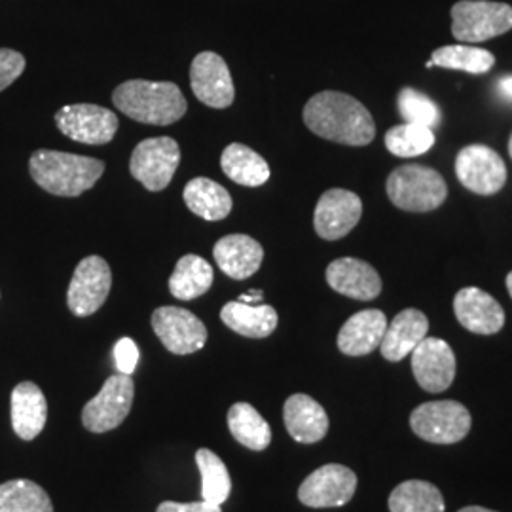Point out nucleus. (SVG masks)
<instances>
[{
	"mask_svg": "<svg viewBox=\"0 0 512 512\" xmlns=\"http://www.w3.org/2000/svg\"><path fill=\"white\" fill-rule=\"evenodd\" d=\"M304 124L311 133L348 147H366L376 137L372 114L348 93L313 95L304 107Z\"/></svg>",
	"mask_w": 512,
	"mask_h": 512,
	"instance_id": "nucleus-1",
	"label": "nucleus"
},
{
	"mask_svg": "<svg viewBox=\"0 0 512 512\" xmlns=\"http://www.w3.org/2000/svg\"><path fill=\"white\" fill-rule=\"evenodd\" d=\"M114 107L131 120L150 126H171L186 114V99L173 82L128 80L112 93Z\"/></svg>",
	"mask_w": 512,
	"mask_h": 512,
	"instance_id": "nucleus-2",
	"label": "nucleus"
},
{
	"mask_svg": "<svg viewBox=\"0 0 512 512\" xmlns=\"http://www.w3.org/2000/svg\"><path fill=\"white\" fill-rule=\"evenodd\" d=\"M33 181L48 194L76 198L103 177L101 160L57 150H37L29 160Z\"/></svg>",
	"mask_w": 512,
	"mask_h": 512,
	"instance_id": "nucleus-3",
	"label": "nucleus"
},
{
	"mask_svg": "<svg viewBox=\"0 0 512 512\" xmlns=\"http://www.w3.org/2000/svg\"><path fill=\"white\" fill-rule=\"evenodd\" d=\"M387 198L408 213L439 209L448 198V186L439 171L420 164H406L387 177Z\"/></svg>",
	"mask_w": 512,
	"mask_h": 512,
	"instance_id": "nucleus-4",
	"label": "nucleus"
},
{
	"mask_svg": "<svg viewBox=\"0 0 512 512\" xmlns=\"http://www.w3.org/2000/svg\"><path fill=\"white\" fill-rule=\"evenodd\" d=\"M512 29V6L490 0H459L452 6V35L476 44L501 37Z\"/></svg>",
	"mask_w": 512,
	"mask_h": 512,
	"instance_id": "nucleus-5",
	"label": "nucleus"
},
{
	"mask_svg": "<svg viewBox=\"0 0 512 512\" xmlns=\"http://www.w3.org/2000/svg\"><path fill=\"white\" fill-rule=\"evenodd\" d=\"M471 423L467 406L458 401L423 403L410 416L412 431L433 444H456L469 435Z\"/></svg>",
	"mask_w": 512,
	"mask_h": 512,
	"instance_id": "nucleus-6",
	"label": "nucleus"
},
{
	"mask_svg": "<svg viewBox=\"0 0 512 512\" xmlns=\"http://www.w3.org/2000/svg\"><path fill=\"white\" fill-rule=\"evenodd\" d=\"M181 164V148L171 137H152L141 141L129 160V171L135 181L150 192L165 190Z\"/></svg>",
	"mask_w": 512,
	"mask_h": 512,
	"instance_id": "nucleus-7",
	"label": "nucleus"
},
{
	"mask_svg": "<svg viewBox=\"0 0 512 512\" xmlns=\"http://www.w3.org/2000/svg\"><path fill=\"white\" fill-rule=\"evenodd\" d=\"M135 384L128 374H114L103 384L101 391L86 403L82 423L90 433H109L120 427L131 412Z\"/></svg>",
	"mask_w": 512,
	"mask_h": 512,
	"instance_id": "nucleus-8",
	"label": "nucleus"
},
{
	"mask_svg": "<svg viewBox=\"0 0 512 512\" xmlns=\"http://www.w3.org/2000/svg\"><path fill=\"white\" fill-rule=\"evenodd\" d=\"M55 124L59 131L82 145H109L118 131V116L99 105H67L57 110Z\"/></svg>",
	"mask_w": 512,
	"mask_h": 512,
	"instance_id": "nucleus-9",
	"label": "nucleus"
},
{
	"mask_svg": "<svg viewBox=\"0 0 512 512\" xmlns=\"http://www.w3.org/2000/svg\"><path fill=\"white\" fill-rule=\"evenodd\" d=\"M112 287V272L105 258L92 255L80 260L74 270L67 306L76 317H90L107 302Z\"/></svg>",
	"mask_w": 512,
	"mask_h": 512,
	"instance_id": "nucleus-10",
	"label": "nucleus"
},
{
	"mask_svg": "<svg viewBox=\"0 0 512 512\" xmlns=\"http://www.w3.org/2000/svg\"><path fill=\"white\" fill-rule=\"evenodd\" d=\"M357 490V475L344 465L329 463L313 471L298 488V499L311 509L344 507Z\"/></svg>",
	"mask_w": 512,
	"mask_h": 512,
	"instance_id": "nucleus-11",
	"label": "nucleus"
},
{
	"mask_svg": "<svg viewBox=\"0 0 512 512\" xmlns=\"http://www.w3.org/2000/svg\"><path fill=\"white\" fill-rule=\"evenodd\" d=\"M456 177L467 190L480 196H494L507 183V165L494 148L469 145L459 150Z\"/></svg>",
	"mask_w": 512,
	"mask_h": 512,
	"instance_id": "nucleus-12",
	"label": "nucleus"
},
{
	"mask_svg": "<svg viewBox=\"0 0 512 512\" xmlns=\"http://www.w3.org/2000/svg\"><path fill=\"white\" fill-rule=\"evenodd\" d=\"M152 329L167 351L175 355L196 353L207 342V329L192 311L164 306L152 313Z\"/></svg>",
	"mask_w": 512,
	"mask_h": 512,
	"instance_id": "nucleus-13",
	"label": "nucleus"
},
{
	"mask_svg": "<svg viewBox=\"0 0 512 512\" xmlns=\"http://www.w3.org/2000/svg\"><path fill=\"white\" fill-rule=\"evenodd\" d=\"M363 202L355 192L344 188H330L315 205L313 228L319 238L327 241L346 238L359 224Z\"/></svg>",
	"mask_w": 512,
	"mask_h": 512,
	"instance_id": "nucleus-14",
	"label": "nucleus"
},
{
	"mask_svg": "<svg viewBox=\"0 0 512 512\" xmlns=\"http://www.w3.org/2000/svg\"><path fill=\"white\" fill-rule=\"evenodd\" d=\"M190 86L203 105L228 109L236 99V88L226 61L215 52L196 55L190 67Z\"/></svg>",
	"mask_w": 512,
	"mask_h": 512,
	"instance_id": "nucleus-15",
	"label": "nucleus"
},
{
	"mask_svg": "<svg viewBox=\"0 0 512 512\" xmlns=\"http://www.w3.org/2000/svg\"><path fill=\"white\" fill-rule=\"evenodd\" d=\"M412 355L414 378L427 393H442L456 378V355L440 338H423Z\"/></svg>",
	"mask_w": 512,
	"mask_h": 512,
	"instance_id": "nucleus-16",
	"label": "nucleus"
},
{
	"mask_svg": "<svg viewBox=\"0 0 512 512\" xmlns=\"http://www.w3.org/2000/svg\"><path fill=\"white\" fill-rule=\"evenodd\" d=\"M454 311L459 325L475 334H495L505 327V311L492 294L465 287L454 298Z\"/></svg>",
	"mask_w": 512,
	"mask_h": 512,
	"instance_id": "nucleus-17",
	"label": "nucleus"
},
{
	"mask_svg": "<svg viewBox=\"0 0 512 512\" xmlns=\"http://www.w3.org/2000/svg\"><path fill=\"white\" fill-rule=\"evenodd\" d=\"M327 283L336 293L344 294L353 300L368 302L382 293L380 274L359 258H338L327 268Z\"/></svg>",
	"mask_w": 512,
	"mask_h": 512,
	"instance_id": "nucleus-18",
	"label": "nucleus"
},
{
	"mask_svg": "<svg viewBox=\"0 0 512 512\" xmlns=\"http://www.w3.org/2000/svg\"><path fill=\"white\" fill-rule=\"evenodd\" d=\"M213 256L224 274L236 281H243L260 270L264 249L251 236L230 234L215 243Z\"/></svg>",
	"mask_w": 512,
	"mask_h": 512,
	"instance_id": "nucleus-19",
	"label": "nucleus"
},
{
	"mask_svg": "<svg viewBox=\"0 0 512 512\" xmlns=\"http://www.w3.org/2000/svg\"><path fill=\"white\" fill-rule=\"evenodd\" d=\"M387 325L384 311H357L338 332V349L348 357L368 355L380 348Z\"/></svg>",
	"mask_w": 512,
	"mask_h": 512,
	"instance_id": "nucleus-20",
	"label": "nucleus"
},
{
	"mask_svg": "<svg viewBox=\"0 0 512 512\" xmlns=\"http://www.w3.org/2000/svg\"><path fill=\"white\" fill-rule=\"evenodd\" d=\"M283 420L289 435L302 444L319 442L329 431V416L325 408L304 393H296L287 399L283 406Z\"/></svg>",
	"mask_w": 512,
	"mask_h": 512,
	"instance_id": "nucleus-21",
	"label": "nucleus"
},
{
	"mask_svg": "<svg viewBox=\"0 0 512 512\" xmlns=\"http://www.w3.org/2000/svg\"><path fill=\"white\" fill-rule=\"evenodd\" d=\"M429 319L427 315L414 308H406L401 311L391 325H387L384 340L380 344V351L384 359L391 363H399L404 357H408L421 340L427 336Z\"/></svg>",
	"mask_w": 512,
	"mask_h": 512,
	"instance_id": "nucleus-22",
	"label": "nucleus"
},
{
	"mask_svg": "<svg viewBox=\"0 0 512 512\" xmlns=\"http://www.w3.org/2000/svg\"><path fill=\"white\" fill-rule=\"evenodd\" d=\"M48 421V403L33 382H21L12 391V427L19 439H37Z\"/></svg>",
	"mask_w": 512,
	"mask_h": 512,
	"instance_id": "nucleus-23",
	"label": "nucleus"
},
{
	"mask_svg": "<svg viewBox=\"0 0 512 512\" xmlns=\"http://www.w3.org/2000/svg\"><path fill=\"white\" fill-rule=\"evenodd\" d=\"M220 319L222 323L234 332H238L245 338H268L270 334H274L279 323L277 311L268 306V304H258L251 306L245 302H228L222 310H220Z\"/></svg>",
	"mask_w": 512,
	"mask_h": 512,
	"instance_id": "nucleus-24",
	"label": "nucleus"
},
{
	"mask_svg": "<svg viewBox=\"0 0 512 512\" xmlns=\"http://www.w3.org/2000/svg\"><path fill=\"white\" fill-rule=\"evenodd\" d=\"M220 167L230 181L247 188H256L270 181L268 162L253 148L241 143H232L224 148L220 156Z\"/></svg>",
	"mask_w": 512,
	"mask_h": 512,
	"instance_id": "nucleus-25",
	"label": "nucleus"
},
{
	"mask_svg": "<svg viewBox=\"0 0 512 512\" xmlns=\"http://www.w3.org/2000/svg\"><path fill=\"white\" fill-rule=\"evenodd\" d=\"M183 198L186 207L194 215L209 222L226 219L232 213V205H234L232 196L224 186L205 177H196L186 184Z\"/></svg>",
	"mask_w": 512,
	"mask_h": 512,
	"instance_id": "nucleus-26",
	"label": "nucleus"
},
{
	"mask_svg": "<svg viewBox=\"0 0 512 512\" xmlns=\"http://www.w3.org/2000/svg\"><path fill=\"white\" fill-rule=\"evenodd\" d=\"M213 266L198 255H184L169 277V291L177 300H196L213 285Z\"/></svg>",
	"mask_w": 512,
	"mask_h": 512,
	"instance_id": "nucleus-27",
	"label": "nucleus"
},
{
	"mask_svg": "<svg viewBox=\"0 0 512 512\" xmlns=\"http://www.w3.org/2000/svg\"><path fill=\"white\" fill-rule=\"evenodd\" d=\"M228 429L241 446L253 452L266 450L272 442L268 421L249 403H236L228 410Z\"/></svg>",
	"mask_w": 512,
	"mask_h": 512,
	"instance_id": "nucleus-28",
	"label": "nucleus"
},
{
	"mask_svg": "<svg viewBox=\"0 0 512 512\" xmlns=\"http://www.w3.org/2000/svg\"><path fill=\"white\" fill-rule=\"evenodd\" d=\"M439 488L425 480H406L389 495L391 512H444Z\"/></svg>",
	"mask_w": 512,
	"mask_h": 512,
	"instance_id": "nucleus-29",
	"label": "nucleus"
},
{
	"mask_svg": "<svg viewBox=\"0 0 512 512\" xmlns=\"http://www.w3.org/2000/svg\"><path fill=\"white\" fill-rule=\"evenodd\" d=\"M0 512H54V505L37 482L18 478L0 484Z\"/></svg>",
	"mask_w": 512,
	"mask_h": 512,
	"instance_id": "nucleus-30",
	"label": "nucleus"
},
{
	"mask_svg": "<svg viewBox=\"0 0 512 512\" xmlns=\"http://www.w3.org/2000/svg\"><path fill=\"white\" fill-rule=\"evenodd\" d=\"M433 65L452 71H463L469 74H486L492 71L495 57L484 48H475L469 44L442 46L431 55Z\"/></svg>",
	"mask_w": 512,
	"mask_h": 512,
	"instance_id": "nucleus-31",
	"label": "nucleus"
},
{
	"mask_svg": "<svg viewBox=\"0 0 512 512\" xmlns=\"http://www.w3.org/2000/svg\"><path fill=\"white\" fill-rule=\"evenodd\" d=\"M196 465L202 473L203 501L222 507L232 492V478L224 461L215 452L202 448L196 452Z\"/></svg>",
	"mask_w": 512,
	"mask_h": 512,
	"instance_id": "nucleus-32",
	"label": "nucleus"
},
{
	"mask_svg": "<svg viewBox=\"0 0 512 512\" xmlns=\"http://www.w3.org/2000/svg\"><path fill=\"white\" fill-rule=\"evenodd\" d=\"M435 145L433 129L418 124H401L385 133V147L399 158L421 156Z\"/></svg>",
	"mask_w": 512,
	"mask_h": 512,
	"instance_id": "nucleus-33",
	"label": "nucleus"
},
{
	"mask_svg": "<svg viewBox=\"0 0 512 512\" xmlns=\"http://www.w3.org/2000/svg\"><path fill=\"white\" fill-rule=\"evenodd\" d=\"M397 109L406 124H418L435 129L440 124L439 105L425 93L403 88L397 97Z\"/></svg>",
	"mask_w": 512,
	"mask_h": 512,
	"instance_id": "nucleus-34",
	"label": "nucleus"
},
{
	"mask_svg": "<svg viewBox=\"0 0 512 512\" xmlns=\"http://www.w3.org/2000/svg\"><path fill=\"white\" fill-rule=\"evenodd\" d=\"M25 57L8 48H0V92L10 88L25 71Z\"/></svg>",
	"mask_w": 512,
	"mask_h": 512,
	"instance_id": "nucleus-35",
	"label": "nucleus"
},
{
	"mask_svg": "<svg viewBox=\"0 0 512 512\" xmlns=\"http://www.w3.org/2000/svg\"><path fill=\"white\" fill-rule=\"evenodd\" d=\"M114 361L120 374L131 376L139 365V348L131 338H122L114 346Z\"/></svg>",
	"mask_w": 512,
	"mask_h": 512,
	"instance_id": "nucleus-36",
	"label": "nucleus"
},
{
	"mask_svg": "<svg viewBox=\"0 0 512 512\" xmlns=\"http://www.w3.org/2000/svg\"><path fill=\"white\" fill-rule=\"evenodd\" d=\"M156 512H222L219 505H211L207 501L198 503H175V501H164L160 503Z\"/></svg>",
	"mask_w": 512,
	"mask_h": 512,
	"instance_id": "nucleus-37",
	"label": "nucleus"
},
{
	"mask_svg": "<svg viewBox=\"0 0 512 512\" xmlns=\"http://www.w3.org/2000/svg\"><path fill=\"white\" fill-rule=\"evenodd\" d=\"M497 90H499V93H501L503 97H507V99H511L512 101V74L511 76H503V78L497 82Z\"/></svg>",
	"mask_w": 512,
	"mask_h": 512,
	"instance_id": "nucleus-38",
	"label": "nucleus"
},
{
	"mask_svg": "<svg viewBox=\"0 0 512 512\" xmlns=\"http://www.w3.org/2000/svg\"><path fill=\"white\" fill-rule=\"evenodd\" d=\"M264 298L262 291H251V293L241 294L238 300L239 302H245V304H251V306H258Z\"/></svg>",
	"mask_w": 512,
	"mask_h": 512,
	"instance_id": "nucleus-39",
	"label": "nucleus"
},
{
	"mask_svg": "<svg viewBox=\"0 0 512 512\" xmlns=\"http://www.w3.org/2000/svg\"><path fill=\"white\" fill-rule=\"evenodd\" d=\"M458 512H495L490 511V509H484V507H465V509H461Z\"/></svg>",
	"mask_w": 512,
	"mask_h": 512,
	"instance_id": "nucleus-40",
	"label": "nucleus"
},
{
	"mask_svg": "<svg viewBox=\"0 0 512 512\" xmlns=\"http://www.w3.org/2000/svg\"><path fill=\"white\" fill-rule=\"evenodd\" d=\"M507 291H509V294H511L512 298V272L511 274L507 275Z\"/></svg>",
	"mask_w": 512,
	"mask_h": 512,
	"instance_id": "nucleus-41",
	"label": "nucleus"
},
{
	"mask_svg": "<svg viewBox=\"0 0 512 512\" xmlns=\"http://www.w3.org/2000/svg\"><path fill=\"white\" fill-rule=\"evenodd\" d=\"M509 154H511V158H512V135H511V139H509Z\"/></svg>",
	"mask_w": 512,
	"mask_h": 512,
	"instance_id": "nucleus-42",
	"label": "nucleus"
}]
</instances>
